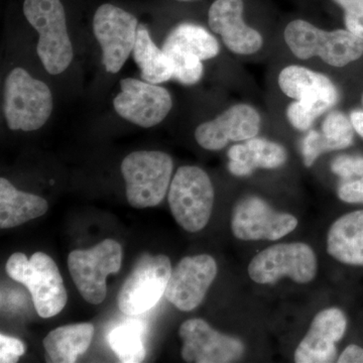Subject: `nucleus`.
<instances>
[{"instance_id":"f03ea898","label":"nucleus","mask_w":363,"mask_h":363,"mask_svg":"<svg viewBox=\"0 0 363 363\" xmlns=\"http://www.w3.org/2000/svg\"><path fill=\"white\" fill-rule=\"evenodd\" d=\"M23 13L39 33L37 52L45 70L52 75L63 73L74 56L63 4L60 0H25Z\"/></svg>"},{"instance_id":"7c9ffc66","label":"nucleus","mask_w":363,"mask_h":363,"mask_svg":"<svg viewBox=\"0 0 363 363\" xmlns=\"http://www.w3.org/2000/svg\"><path fill=\"white\" fill-rule=\"evenodd\" d=\"M346 28L363 40V11H344Z\"/></svg>"},{"instance_id":"dca6fc26","label":"nucleus","mask_w":363,"mask_h":363,"mask_svg":"<svg viewBox=\"0 0 363 363\" xmlns=\"http://www.w3.org/2000/svg\"><path fill=\"white\" fill-rule=\"evenodd\" d=\"M243 0H215L208 13V23L214 33L221 35L229 51L252 55L264 44L262 35L243 21Z\"/></svg>"},{"instance_id":"473e14b6","label":"nucleus","mask_w":363,"mask_h":363,"mask_svg":"<svg viewBox=\"0 0 363 363\" xmlns=\"http://www.w3.org/2000/svg\"><path fill=\"white\" fill-rule=\"evenodd\" d=\"M344 11H363V0H333Z\"/></svg>"},{"instance_id":"bb28decb","label":"nucleus","mask_w":363,"mask_h":363,"mask_svg":"<svg viewBox=\"0 0 363 363\" xmlns=\"http://www.w3.org/2000/svg\"><path fill=\"white\" fill-rule=\"evenodd\" d=\"M143 335V326L140 322H125L109 333V346L121 362H142L145 357Z\"/></svg>"},{"instance_id":"b1692460","label":"nucleus","mask_w":363,"mask_h":363,"mask_svg":"<svg viewBox=\"0 0 363 363\" xmlns=\"http://www.w3.org/2000/svg\"><path fill=\"white\" fill-rule=\"evenodd\" d=\"M133 55L145 82L160 84L173 78L174 67L171 59L162 49L157 47L145 25L138 26Z\"/></svg>"},{"instance_id":"f704fd0d","label":"nucleus","mask_w":363,"mask_h":363,"mask_svg":"<svg viewBox=\"0 0 363 363\" xmlns=\"http://www.w3.org/2000/svg\"><path fill=\"white\" fill-rule=\"evenodd\" d=\"M180 1H190V0H180Z\"/></svg>"},{"instance_id":"c756f323","label":"nucleus","mask_w":363,"mask_h":363,"mask_svg":"<svg viewBox=\"0 0 363 363\" xmlns=\"http://www.w3.org/2000/svg\"><path fill=\"white\" fill-rule=\"evenodd\" d=\"M25 350V345L18 339L4 334L0 335V362H18Z\"/></svg>"},{"instance_id":"c9c22d12","label":"nucleus","mask_w":363,"mask_h":363,"mask_svg":"<svg viewBox=\"0 0 363 363\" xmlns=\"http://www.w3.org/2000/svg\"><path fill=\"white\" fill-rule=\"evenodd\" d=\"M362 102H363V96H362Z\"/></svg>"},{"instance_id":"1a4fd4ad","label":"nucleus","mask_w":363,"mask_h":363,"mask_svg":"<svg viewBox=\"0 0 363 363\" xmlns=\"http://www.w3.org/2000/svg\"><path fill=\"white\" fill-rule=\"evenodd\" d=\"M317 257L305 243H281L262 250L248 267L250 279L260 285H274L283 277L298 284L313 281L317 274Z\"/></svg>"},{"instance_id":"412c9836","label":"nucleus","mask_w":363,"mask_h":363,"mask_svg":"<svg viewBox=\"0 0 363 363\" xmlns=\"http://www.w3.org/2000/svg\"><path fill=\"white\" fill-rule=\"evenodd\" d=\"M327 252L343 264L363 266V210L343 215L332 224Z\"/></svg>"},{"instance_id":"ddd939ff","label":"nucleus","mask_w":363,"mask_h":363,"mask_svg":"<svg viewBox=\"0 0 363 363\" xmlns=\"http://www.w3.org/2000/svg\"><path fill=\"white\" fill-rule=\"evenodd\" d=\"M179 335L184 342L182 357L186 362H234L245 353L240 339L219 333L202 319L184 322Z\"/></svg>"},{"instance_id":"a878e982","label":"nucleus","mask_w":363,"mask_h":363,"mask_svg":"<svg viewBox=\"0 0 363 363\" xmlns=\"http://www.w3.org/2000/svg\"><path fill=\"white\" fill-rule=\"evenodd\" d=\"M331 169L340 178V200L350 204L363 203V157L341 155L332 161Z\"/></svg>"},{"instance_id":"7ed1b4c3","label":"nucleus","mask_w":363,"mask_h":363,"mask_svg":"<svg viewBox=\"0 0 363 363\" xmlns=\"http://www.w3.org/2000/svg\"><path fill=\"white\" fill-rule=\"evenodd\" d=\"M285 40L298 59L320 57L333 67H344L363 55V40L347 30H320L308 21H291L285 30Z\"/></svg>"},{"instance_id":"0eeeda50","label":"nucleus","mask_w":363,"mask_h":363,"mask_svg":"<svg viewBox=\"0 0 363 363\" xmlns=\"http://www.w3.org/2000/svg\"><path fill=\"white\" fill-rule=\"evenodd\" d=\"M121 262L123 247L107 238L90 250H73L68 267L80 295L90 304L98 305L106 298L107 277L119 272Z\"/></svg>"},{"instance_id":"f257e3e1","label":"nucleus","mask_w":363,"mask_h":363,"mask_svg":"<svg viewBox=\"0 0 363 363\" xmlns=\"http://www.w3.org/2000/svg\"><path fill=\"white\" fill-rule=\"evenodd\" d=\"M6 271L13 281L30 291L35 311L40 317L47 319L63 311L68 294L51 257L35 252L28 259L23 253L16 252L7 260Z\"/></svg>"},{"instance_id":"423d86ee","label":"nucleus","mask_w":363,"mask_h":363,"mask_svg":"<svg viewBox=\"0 0 363 363\" xmlns=\"http://www.w3.org/2000/svg\"><path fill=\"white\" fill-rule=\"evenodd\" d=\"M168 200L179 225L189 233H197L207 225L211 217L213 185L201 168L181 167L169 185Z\"/></svg>"},{"instance_id":"cd10ccee","label":"nucleus","mask_w":363,"mask_h":363,"mask_svg":"<svg viewBox=\"0 0 363 363\" xmlns=\"http://www.w3.org/2000/svg\"><path fill=\"white\" fill-rule=\"evenodd\" d=\"M164 52L173 63L174 79L184 85H194L201 80L204 72L202 60L181 50L172 49Z\"/></svg>"},{"instance_id":"2eb2a0df","label":"nucleus","mask_w":363,"mask_h":363,"mask_svg":"<svg viewBox=\"0 0 363 363\" xmlns=\"http://www.w3.org/2000/svg\"><path fill=\"white\" fill-rule=\"evenodd\" d=\"M259 112L247 104L227 109L211 121L200 124L195 131L197 143L208 150H220L229 142H243L255 138L260 130Z\"/></svg>"},{"instance_id":"6e6552de","label":"nucleus","mask_w":363,"mask_h":363,"mask_svg":"<svg viewBox=\"0 0 363 363\" xmlns=\"http://www.w3.org/2000/svg\"><path fill=\"white\" fill-rule=\"evenodd\" d=\"M172 271L167 255L140 257L117 296L119 310L128 316L150 311L166 293Z\"/></svg>"},{"instance_id":"20e7f679","label":"nucleus","mask_w":363,"mask_h":363,"mask_svg":"<svg viewBox=\"0 0 363 363\" xmlns=\"http://www.w3.org/2000/svg\"><path fill=\"white\" fill-rule=\"evenodd\" d=\"M52 111V96L49 86L33 78L21 67L14 68L4 85V117L9 130H40Z\"/></svg>"},{"instance_id":"c85d7f7f","label":"nucleus","mask_w":363,"mask_h":363,"mask_svg":"<svg viewBox=\"0 0 363 363\" xmlns=\"http://www.w3.org/2000/svg\"><path fill=\"white\" fill-rule=\"evenodd\" d=\"M322 116L316 109L300 104L298 101L293 102L286 109V117L289 121L300 131H306L311 128L313 123Z\"/></svg>"},{"instance_id":"4be33fe9","label":"nucleus","mask_w":363,"mask_h":363,"mask_svg":"<svg viewBox=\"0 0 363 363\" xmlns=\"http://www.w3.org/2000/svg\"><path fill=\"white\" fill-rule=\"evenodd\" d=\"M44 198L18 190L6 179H0V227L13 228L47 213Z\"/></svg>"},{"instance_id":"aec40b11","label":"nucleus","mask_w":363,"mask_h":363,"mask_svg":"<svg viewBox=\"0 0 363 363\" xmlns=\"http://www.w3.org/2000/svg\"><path fill=\"white\" fill-rule=\"evenodd\" d=\"M351 121L340 111H332L322 124V133L311 130L302 143V154L306 167H312L315 161L327 152L343 150L353 143Z\"/></svg>"},{"instance_id":"9b49d317","label":"nucleus","mask_w":363,"mask_h":363,"mask_svg":"<svg viewBox=\"0 0 363 363\" xmlns=\"http://www.w3.org/2000/svg\"><path fill=\"white\" fill-rule=\"evenodd\" d=\"M121 87L113 101L114 109L123 118L140 128L161 123L173 107L169 91L157 84L125 78L121 80Z\"/></svg>"},{"instance_id":"f3484780","label":"nucleus","mask_w":363,"mask_h":363,"mask_svg":"<svg viewBox=\"0 0 363 363\" xmlns=\"http://www.w3.org/2000/svg\"><path fill=\"white\" fill-rule=\"evenodd\" d=\"M347 327L345 315L337 308L318 313L309 331L295 351V362L327 363L336 359V343L342 339Z\"/></svg>"},{"instance_id":"2f4dec72","label":"nucleus","mask_w":363,"mask_h":363,"mask_svg":"<svg viewBox=\"0 0 363 363\" xmlns=\"http://www.w3.org/2000/svg\"><path fill=\"white\" fill-rule=\"evenodd\" d=\"M338 363H363V348L351 344L341 353Z\"/></svg>"},{"instance_id":"a211bd4d","label":"nucleus","mask_w":363,"mask_h":363,"mask_svg":"<svg viewBox=\"0 0 363 363\" xmlns=\"http://www.w3.org/2000/svg\"><path fill=\"white\" fill-rule=\"evenodd\" d=\"M279 85L286 96L321 114L338 102L337 88L330 79L305 67H286L279 73Z\"/></svg>"},{"instance_id":"4468645a","label":"nucleus","mask_w":363,"mask_h":363,"mask_svg":"<svg viewBox=\"0 0 363 363\" xmlns=\"http://www.w3.org/2000/svg\"><path fill=\"white\" fill-rule=\"evenodd\" d=\"M216 274V262L211 255L184 257L172 271L164 295L181 311H192L204 300Z\"/></svg>"},{"instance_id":"39448f33","label":"nucleus","mask_w":363,"mask_h":363,"mask_svg":"<svg viewBox=\"0 0 363 363\" xmlns=\"http://www.w3.org/2000/svg\"><path fill=\"white\" fill-rule=\"evenodd\" d=\"M173 168L172 157L157 150H138L124 157L121 173L130 206L143 209L159 205L171 185Z\"/></svg>"},{"instance_id":"6ab92c4d","label":"nucleus","mask_w":363,"mask_h":363,"mask_svg":"<svg viewBox=\"0 0 363 363\" xmlns=\"http://www.w3.org/2000/svg\"><path fill=\"white\" fill-rule=\"evenodd\" d=\"M228 169L238 177L252 175L257 168L277 169L286 161L283 145L264 138H252L242 145H235L228 150Z\"/></svg>"},{"instance_id":"9d476101","label":"nucleus","mask_w":363,"mask_h":363,"mask_svg":"<svg viewBox=\"0 0 363 363\" xmlns=\"http://www.w3.org/2000/svg\"><path fill=\"white\" fill-rule=\"evenodd\" d=\"M138 21L121 7L105 4L93 18V30L102 50V63L108 73L121 70L133 51Z\"/></svg>"},{"instance_id":"72a5a7b5","label":"nucleus","mask_w":363,"mask_h":363,"mask_svg":"<svg viewBox=\"0 0 363 363\" xmlns=\"http://www.w3.org/2000/svg\"><path fill=\"white\" fill-rule=\"evenodd\" d=\"M350 121L354 130L363 138V111H353L350 114Z\"/></svg>"},{"instance_id":"393cba45","label":"nucleus","mask_w":363,"mask_h":363,"mask_svg":"<svg viewBox=\"0 0 363 363\" xmlns=\"http://www.w3.org/2000/svg\"><path fill=\"white\" fill-rule=\"evenodd\" d=\"M162 51L177 49L195 55L200 60H210L220 51L218 40L201 26L182 23L169 33Z\"/></svg>"},{"instance_id":"5701e85b","label":"nucleus","mask_w":363,"mask_h":363,"mask_svg":"<svg viewBox=\"0 0 363 363\" xmlns=\"http://www.w3.org/2000/svg\"><path fill=\"white\" fill-rule=\"evenodd\" d=\"M94 334L91 323H79L58 327L44 339L48 357L55 363H73L89 348Z\"/></svg>"},{"instance_id":"f8f14e48","label":"nucleus","mask_w":363,"mask_h":363,"mask_svg":"<svg viewBox=\"0 0 363 363\" xmlns=\"http://www.w3.org/2000/svg\"><path fill=\"white\" fill-rule=\"evenodd\" d=\"M297 225L293 215L276 211L255 196L243 198L236 204L231 220L234 236L245 241L278 240Z\"/></svg>"}]
</instances>
